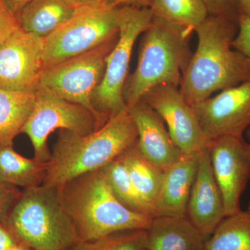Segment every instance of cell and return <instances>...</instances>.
Segmentation results:
<instances>
[{
	"instance_id": "cell-33",
	"label": "cell",
	"mask_w": 250,
	"mask_h": 250,
	"mask_svg": "<svg viewBox=\"0 0 250 250\" xmlns=\"http://www.w3.org/2000/svg\"><path fill=\"white\" fill-rule=\"evenodd\" d=\"M233 3L238 15L250 18V0H233Z\"/></svg>"
},
{
	"instance_id": "cell-18",
	"label": "cell",
	"mask_w": 250,
	"mask_h": 250,
	"mask_svg": "<svg viewBox=\"0 0 250 250\" xmlns=\"http://www.w3.org/2000/svg\"><path fill=\"white\" fill-rule=\"evenodd\" d=\"M76 9L68 0H32L16 16L23 30L43 39L70 19Z\"/></svg>"
},
{
	"instance_id": "cell-15",
	"label": "cell",
	"mask_w": 250,
	"mask_h": 250,
	"mask_svg": "<svg viewBox=\"0 0 250 250\" xmlns=\"http://www.w3.org/2000/svg\"><path fill=\"white\" fill-rule=\"evenodd\" d=\"M138 132L137 146L143 155L164 170L184 155L171 139L165 123L159 113L140 100L127 107Z\"/></svg>"
},
{
	"instance_id": "cell-17",
	"label": "cell",
	"mask_w": 250,
	"mask_h": 250,
	"mask_svg": "<svg viewBox=\"0 0 250 250\" xmlns=\"http://www.w3.org/2000/svg\"><path fill=\"white\" fill-rule=\"evenodd\" d=\"M147 237V250H204L206 241L187 216L153 218Z\"/></svg>"
},
{
	"instance_id": "cell-20",
	"label": "cell",
	"mask_w": 250,
	"mask_h": 250,
	"mask_svg": "<svg viewBox=\"0 0 250 250\" xmlns=\"http://www.w3.org/2000/svg\"><path fill=\"white\" fill-rule=\"evenodd\" d=\"M47 162L28 159L18 154L13 146L0 147V181L23 189L43 184Z\"/></svg>"
},
{
	"instance_id": "cell-31",
	"label": "cell",
	"mask_w": 250,
	"mask_h": 250,
	"mask_svg": "<svg viewBox=\"0 0 250 250\" xmlns=\"http://www.w3.org/2000/svg\"><path fill=\"white\" fill-rule=\"evenodd\" d=\"M152 0H116L115 6H129L139 8H149Z\"/></svg>"
},
{
	"instance_id": "cell-22",
	"label": "cell",
	"mask_w": 250,
	"mask_h": 250,
	"mask_svg": "<svg viewBox=\"0 0 250 250\" xmlns=\"http://www.w3.org/2000/svg\"><path fill=\"white\" fill-rule=\"evenodd\" d=\"M204 250H250V213L241 210L222 220Z\"/></svg>"
},
{
	"instance_id": "cell-29",
	"label": "cell",
	"mask_w": 250,
	"mask_h": 250,
	"mask_svg": "<svg viewBox=\"0 0 250 250\" xmlns=\"http://www.w3.org/2000/svg\"><path fill=\"white\" fill-rule=\"evenodd\" d=\"M209 14L228 15L238 17L233 0H203Z\"/></svg>"
},
{
	"instance_id": "cell-35",
	"label": "cell",
	"mask_w": 250,
	"mask_h": 250,
	"mask_svg": "<svg viewBox=\"0 0 250 250\" xmlns=\"http://www.w3.org/2000/svg\"><path fill=\"white\" fill-rule=\"evenodd\" d=\"M11 250H31L29 247L25 246V245L23 244V243H21V242L18 241L17 243H16V246L14 247V248L11 249Z\"/></svg>"
},
{
	"instance_id": "cell-7",
	"label": "cell",
	"mask_w": 250,
	"mask_h": 250,
	"mask_svg": "<svg viewBox=\"0 0 250 250\" xmlns=\"http://www.w3.org/2000/svg\"><path fill=\"white\" fill-rule=\"evenodd\" d=\"M117 10L100 1L77 7L70 19L43 38L45 69L117 37Z\"/></svg>"
},
{
	"instance_id": "cell-6",
	"label": "cell",
	"mask_w": 250,
	"mask_h": 250,
	"mask_svg": "<svg viewBox=\"0 0 250 250\" xmlns=\"http://www.w3.org/2000/svg\"><path fill=\"white\" fill-rule=\"evenodd\" d=\"M119 34L106 59L104 75L93 95V107L105 123L127 108L123 91L135 42L152 22L150 8L117 6Z\"/></svg>"
},
{
	"instance_id": "cell-14",
	"label": "cell",
	"mask_w": 250,
	"mask_h": 250,
	"mask_svg": "<svg viewBox=\"0 0 250 250\" xmlns=\"http://www.w3.org/2000/svg\"><path fill=\"white\" fill-rule=\"evenodd\" d=\"M187 216L206 241L226 217L223 197L212 169L209 147L200 154Z\"/></svg>"
},
{
	"instance_id": "cell-13",
	"label": "cell",
	"mask_w": 250,
	"mask_h": 250,
	"mask_svg": "<svg viewBox=\"0 0 250 250\" xmlns=\"http://www.w3.org/2000/svg\"><path fill=\"white\" fill-rule=\"evenodd\" d=\"M141 100L159 113L167 125L171 139L184 154H197L210 147L211 141L206 137L192 106L184 100L179 87L158 85Z\"/></svg>"
},
{
	"instance_id": "cell-25",
	"label": "cell",
	"mask_w": 250,
	"mask_h": 250,
	"mask_svg": "<svg viewBox=\"0 0 250 250\" xmlns=\"http://www.w3.org/2000/svg\"><path fill=\"white\" fill-rule=\"evenodd\" d=\"M66 250H147V230H126L92 241H78Z\"/></svg>"
},
{
	"instance_id": "cell-12",
	"label": "cell",
	"mask_w": 250,
	"mask_h": 250,
	"mask_svg": "<svg viewBox=\"0 0 250 250\" xmlns=\"http://www.w3.org/2000/svg\"><path fill=\"white\" fill-rule=\"evenodd\" d=\"M43 39L20 27L0 45V88L36 92L43 72Z\"/></svg>"
},
{
	"instance_id": "cell-30",
	"label": "cell",
	"mask_w": 250,
	"mask_h": 250,
	"mask_svg": "<svg viewBox=\"0 0 250 250\" xmlns=\"http://www.w3.org/2000/svg\"><path fill=\"white\" fill-rule=\"evenodd\" d=\"M18 242L5 223L0 222V250H11Z\"/></svg>"
},
{
	"instance_id": "cell-8",
	"label": "cell",
	"mask_w": 250,
	"mask_h": 250,
	"mask_svg": "<svg viewBox=\"0 0 250 250\" xmlns=\"http://www.w3.org/2000/svg\"><path fill=\"white\" fill-rule=\"evenodd\" d=\"M118 38V36L95 48L47 67L41 75L36 90L48 92L84 106L104 125L93 107L92 99L103 80L106 59Z\"/></svg>"
},
{
	"instance_id": "cell-24",
	"label": "cell",
	"mask_w": 250,
	"mask_h": 250,
	"mask_svg": "<svg viewBox=\"0 0 250 250\" xmlns=\"http://www.w3.org/2000/svg\"><path fill=\"white\" fill-rule=\"evenodd\" d=\"M112 191L126 208L153 218L152 212L135 188L121 156L103 167Z\"/></svg>"
},
{
	"instance_id": "cell-16",
	"label": "cell",
	"mask_w": 250,
	"mask_h": 250,
	"mask_svg": "<svg viewBox=\"0 0 250 250\" xmlns=\"http://www.w3.org/2000/svg\"><path fill=\"white\" fill-rule=\"evenodd\" d=\"M200 153L184 154L164 172L160 191L154 204V218L187 216Z\"/></svg>"
},
{
	"instance_id": "cell-5",
	"label": "cell",
	"mask_w": 250,
	"mask_h": 250,
	"mask_svg": "<svg viewBox=\"0 0 250 250\" xmlns=\"http://www.w3.org/2000/svg\"><path fill=\"white\" fill-rule=\"evenodd\" d=\"M4 223L31 250H66L79 241L57 187L23 189Z\"/></svg>"
},
{
	"instance_id": "cell-32",
	"label": "cell",
	"mask_w": 250,
	"mask_h": 250,
	"mask_svg": "<svg viewBox=\"0 0 250 250\" xmlns=\"http://www.w3.org/2000/svg\"><path fill=\"white\" fill-rule=\"evenodd\" d=\"M32 0H4L9 9L16 16Z\"/></svg>"
},
{
	"instance_id": "cell-4",
	"label": "cell",
	"mask_w": 250,
	"mask_h": 250,
	"mask_svg": "<svg viewBox=\"0 0 250 250\" xmlns=\"http://www.w3.org/2000/svg\"><path fill=\"white\" fill-rule=\"evenodd\" d=\"M193 31L153 17L143 33L134 73L128 76L123 96L132 106L149 90L161 85L179 87L192 55L190 40Z\"/></svg>"
},
{
	"instance_id": "cell-26",
	"label": "cell",
	"mask_w": 250,
	"mask_h": 250,
	"mask_svg": "<svg viewBox=\"0 0 250 250\" xmlns=\"http://www.w3.org/2000/svg\"><path fill=\"white\" fill-rule=\"evenodd\" d=\"M238 30L232 47L244 55L250 62V18L238 15Z\"/></svg>"
},
{
	"instance_id": "cell-3",
	"label": "cell",
	"mask_w": 250,
	"mask_h": 250,
	"mask_svg": "<svg viewBox=\"0 0 250 250\" xmlns=\"http://www.w3.org/2000/svg\"><path fill=\"white\" fill-rule=\"evenodd\" d=\"M79 241H92L126 230H147L152 217L126 208L115 196L103 168L59 187Z\"/></svg>"
},
{
	"instance_id": "cell-9",
	"label": "cell",
	"mask_w": 250,
	"mask_h": 250,
	"mask_svg": "<svg viewBox=\"0 0 250 250\" xmlns=\"http://www.w3.org/2000/svg\"><path fill=\"white\" fill-rule=\"evenodd\" d=\"M36 94L35 107L22 133L30 140L36 160L48 162L47 139L55 130L86 135L103 126L93 112L82 105L44 90H36Z\"/></svg>"
},
{
	"instance_id": "cell-28",
	"label": "cell",
	"mask_w": 250,
	"mask_h": 250,
	"mask_svg": "<svg viewBox=\"0 0 250 250\" xmlns=\"http://www.w3.org/2000/svg\"><path fill=\"white\" fill-rule=\"evenodd\" d=\"M22 190L0 181V222L4 223L13 206L17 201Z\"/></svg>"
},
{
	"instance_id": "cell-27",
	"label": "cell",
	"mask_w": 250,
	"mask_h": 250,
	"mask_svg": "<svg viewBox=\"0 0 250 250\" xmlns=\"http://www.w3.org/2000/svg\"><path fill=\"white\" fill-rule=\"evenodd\" d=\"M20 27L16 15L9 9L4 0H0V45Z\"/></svg>"
},
{
	"instance_id": "cell-34",
	"label": "cell",
	"mask_w": 250,
	"mask_h": 250,
	"mask_svg": "<svg viewBox=\"0 0 250 250\" xmlns=\"http://www.w3.org/2000/svg\"><path fill=\"white\" fill-rule=\"evenodd\" d=\"M69 1L75 5L76 7L81 6V5L89 4V3L97 2L100 1L99 0H68Z\"/></svg>"
},
{
	"instance_id": "cell-38",
	"label": "cell",
	"mask_w": 250,
	"mask_h": 250,
	"mask_svg": "<svg viewBox=\"0 0 250 250\" xmlns=\"http://www.w3.org/2000/svg\"><path fill=\"white\" fill-rule=\"evenodd\" d=\"M248 210V211L249 212V213H250V200L249 202V204H248V210Z\"/></svg>"
},
{
	"instance_id": "cell-36",
	"label": "cell",
	"mask_w": 250,
	"mask_h": 250,
	"mask_svg": "<svg viewBox=\"0 0 250 250\" xmlns=\"http://www.w3.org/2000/svg\"><path fill=\"white\" fill-rule=\"evenodd\" d=\"M99 1L103 3V4L115 6V2H116V0H99Z\"/></svg>"
},
{
	"instance_id": "cell-10",
	"label": "cell",
	"mask_w": 250,
	"mask_h": 250,
	"mask_svg": "<svg viewBox=\"0 0 250 250\" xmlns=\"http://www.w3.org/2000/svg\"><path fill=\"white\" fill-rule=\"evenodd\" d=\"M209 152L225 215L234 214L241 210V196L250 179V143L243 136H221L212 140Z\"/></svg>"
},
{
	"instance_id": "cell-11",
	"label": "cell",
	"mask_w": 250,
	"mask_h": 250,
	"mask_svg": "<svg viewBox=\"0 0 250 250\" xmlns=\"http://www.w3.org/2000/svg\"><path fill=\"white\" fill-rule=\"evenodd\" d=\"M206 137L243 136L250 126V79L192 106Z\"/></svg>"
},
{
	"instance_id": "cell-23",
	"label": "cell",
	"mask_w": 250,
	"mask_h": 250,
	"mask_svg": "<svg viewBox=\"0 0 250 250\" xmlns=\"http://www.w3.org/2000/svg\"><path fill=\"white\" fill-rule=\"evenodd\" d=\"M149 8L154 18L193 31L209 15L203 0H152Z\"/></svg>"
},
{
	"instance_id": "cell-37",
	"label": "cell",
	"mask_w": 250,
	"mask_h": 250,
	"mask_svg": "<svg viewBox=\"0 0 250 250\" xmlns=\"http://www.w3.org/2000/svg\"><path fill=\"white\" fill-rule=\"evenodd\" d=\"M246 136L248 139V141L250 143V127L246 131Z\"/></svg>"
},
{
	"instance_id": "cell-2",
	"label": "cell",
	"mask_w": 250,
	"mask_h": 250,
	"mask_svg": "<svg viewBox=\"0 0 250 250\" xmlns=\"http://www.w3.org/2000/svg\"><path fill=\"white\" fill-rule=\"evenodd\" d=\"M137 141V129L128 108L90 134L61 130L42 184L59 187L82 174L100 170Z\"/></svg>"
},
{
	"instance_id": "cell-19",
	"label": "cell",
	"mask_w": 250,
	"mask_h": 250,
	"mask_svg": "<svg viewBox=\"0 0 250 250\" xmlns=\"http://www.w3.org/2000/svg\"><path fill=\"white\" fill-rule=\"evenodd\" d=\"M36 100V92L0 88V147L13 146L32 114Z\"/></svg>"
},
{
	"instance_id": "cell-21",
	"label": "cell",
	"mask_w": 250,
	"mask_h": 250,
	"mask_svg": "<svg viewBox=\"0 0 250 250\" xmlns=\"http://www.w3.org/2000/svg\"><path fill=\"white\" fill-rule=\"evenodd\" d=\"M135 188L152 212L162 184L164 171L147 160L137 143L121 155Z\"/></svg>"
},
{
	"instance_id": "cell-1",
	"label": "cell",
	"mask_w": 250,
	"mask_h": 250,
	"mask_svg": "<svg viewBox=\"0 0 250 250\" xmlns=\"http://www.w3.org/2000/svg\"><path fill=\"white\" fill-rule=\"evenodd\" d=\"M238 18L209 14L195 29L197 47L182 75L179 90L190 106L250 79V62L232 47Z\"/></svg>"
}]
</instances>
